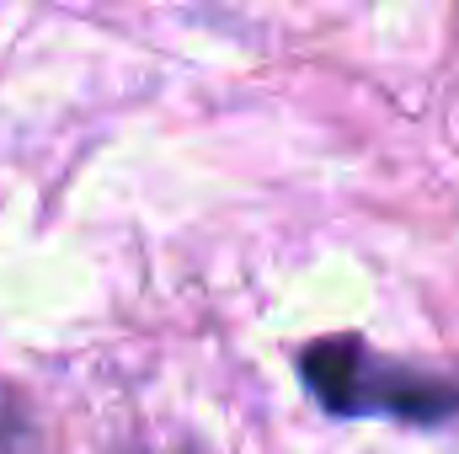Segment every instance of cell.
Wrapping results in <instances>:
<instances>
[{
    "instance_id": "6da1fadb",
    "label": "cell",
    "mask_w": 459,
    "mask_h": 454,
    "mask_svg": "<svg viewBox=\"0 0 459 454\" xmlns=\"http://www.w3.org/2000/svg\"><path fill=\"white\" fill-rule=\"evenodd\" d=\"M299 374L310 396L337 417H395L411 428H433L459 417V374L395 363L358 337H321L299 353Z\"/></svg>"
},
{
    "instance_id": "7a4b0ae2",
    "label": "cell",
    "mask_w": 459,
    "mask_h": 454,
    "mask_svg": "<svg viewBox=\"0 0 459 454\" xmlns=\"http://www.w3.org/2000/svg\"><path fill=\"white\" fill-rule=\"evenodd\" d=\"M27 444V417H22V401L11 396V385L0 380V454H22Z\"/></svg>"
}]
</instances>
